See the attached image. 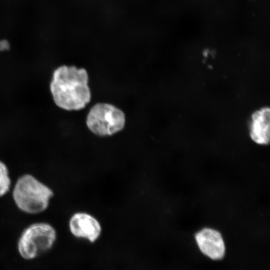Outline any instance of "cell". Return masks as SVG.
<instances>
[{
    "label": "cell",
    "mask_w": 270,
    "mask_h": 270,
    "mask_svg": "<svg viewBox=\"0 0 270 270\" xmlns=\"http://www.w3.org/2000/svg\"><path fill=\"white\" fill-rule=\"evenodd\" d=\"M86 70L63 65L56 68L50 83V90L55 104L66 110H78L85 108L91 98Z\"/></svg>",
    "instance_id": "1"
},
{
    "label": "cell",
    "mask_w": 270,
    "mask_h": 270,
    "mask_svg": "<svg viewBox=\"0 0 270 270\" xmlns=\"http://www.w3.org/2000/svg\"><path fill=\"white\" fill-rule=\"evenodd\" d=\"M54 196V192L34 176L26 174L20 176L12 190L13 200L22 212L31 214L45 211Z\"/></svg>",
    "instance_id": "2"
},
{
    "label": "cell",
    "mask_w": 270,
    "mask_h": 270,
    "mask_svg": "<svg viewBox=\"0 0 270 270\" xmlns=\"http://www.w3.org/2000/svg\"><path fill=\"white\" fill-rule=\"evenodd\" d=\"M56 238L54 227L46 222H36L27 226L18 242V250L24 259L34 258L50 250Z\"/></svg>",
    "instance_id": "3"
},
{
    "label": "cell",
    "mask_w": 270,
    "mask_h": 270,
    "mask_svg": "<svg viewBox=\"0 0 270 270\" xmlns=\"http://www.w3.org/2000/svg\"><path fill=\"white\" fill-rule=\"evenodd\" d=\"M86 124L88 128L94 134L110 136L124 128L126 117L124 112L114 106L98 103L90 109Z\"/></svg>",
    "instance_id": "4"
},
{
    "label": "cell",
    "mask_w": 270,
    "mask_h": 270,
    "mask_svg": "<svg viewBox=\"0 0 270 270\" xmlns=\"http://www.w3.org/2000/svg\"><path fill=\"white\" fill-rule=\"evenodd\" d=\"M68 228L75 237L86 239L92 243L98 240L102 232L99 220L92 214L84 212H78L71 216Z\"/></svg>",
    "instance_id": "5"
},
{
    "label": "cell",
    "mask_w": 270,
    "mask_h": 270,
    "mask_svg": "<svg viewBox=\"0 0 270 270\" xmlns=\"http://www.w3.org/2000/svg\"><path fill=\"white\" fill-rule=\"evenodd\" d=\"M201 252L214 260L222 259L225 254L224 243L221 234L217 230L205 228L195 236Z\"/></svg>",
    "instance_id": "6"
},
{
    "label": "cell",
    "mask_w": 270,
    "mask_h": 270,
    "mask_svg": "<svg viewBox=\"0 0 270 270\" xmlns=\"http://www.w3.org/2000/svg\"><path fill=\"white\" fill-rule=\"evenodd\" d=\"M250 132L251 138L256 144H267L270 142V110L263 108L252 115Z\"/></svg>",
    "instance_id": "7"
},
{
    "label": "cell",
    "mask_w": 270,
    "mask_h": 270,
    "mask_svg": "<svg viewBox=\"0 0 270 270\" xmlns=\"http://www.w3.org/2000/svg\"><path fill=\"white\" fill-rule=\"evenodd\" d=\"M11 184L8 168L5 163L0 160V198L9 192Z\"/></svg>",
    "instance_id": "8"
},
{
    "label": "cell",
    "mask_w": 270,
    "mask_h": 270,
    "mask_svg": "<svg viewBox=\"0 0 270 270\" xmlns=\"http://www.w3.org/2000/svg\"><path fill=\"white\" fill-rule=\"evenodd\" d=\"M10 45L8 42L6 40H0V51L8 50Z\"/></svg>",
    "instance_id": "9"
}]
</instances>
